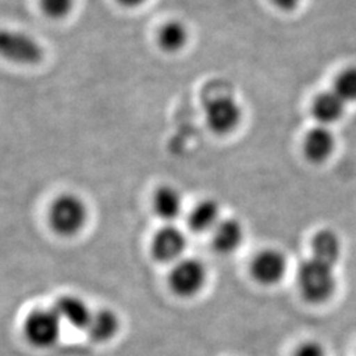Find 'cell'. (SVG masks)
<instances>
[{
	"instance_id": "7402d4cb",
	"label": "cell",
	"mask_w": 356,
	"mask_h": 356,
	"mask_svg": "<svg viewBox=\"0 0 356 356\" xmlns=\"http://www.w3.org/2000/svg\"><path fill=\"white\" fill-rule=\"evenodd\" d=\"M118 1H119V4H122V6H124V7L132 8V7H138V6L144 4L145 0H118Z\"/></svg>"
},
{
	"instance_id": "52a82bcc",
	"label": "cell",
	"mask_w": 356,
	"mask_h": 356,
	"mask_svg": "<svg viewBox=\"0 0 356 356\" xmlns=\"http://www.w3.org/2000/svg\"><path fill=\"white\" fill-rule=\"evenodd\" d=\"M188 239L184 231L173 223H166L153 235L152 256L161 263H173L181 259L186 250Z\"/></svg>"
},
{
	"instance_id": "44dd1931",
	"label": "cell",
	"mask_w": 356,
	"mask_h": 356,
	"mask_svg": "<svg viewBox=\"0 0 356 356\" xmlns=\"http://www.w3.org/2000/svg\"><path fill=\"white\" fill-rule=\"evenodd\" d=\"M272 3L282 11H292L300 4V0H272Z\"/></svg>"
},
{
	"instance_id": "7a4b0ae2",
	"label": "cell",
	"mask_w": 356,
	"mask_h": 356,
	"mask_svg": "<svg viewBox=\"0 0 356 356\" xmlns=\"http://www.w3.org/2000/svg\"><path fill=\"white\" fill-rule=\"evenodd\" d=\"M88 219V204L76 194L65 193L51 202L49 223L54 232L61 236H76L85 229Z\"/></svg>"
},
{
	"instance_id": "5b68a950",
	"label": "cell",
	"mask_w": 356,
	"mask_h": 356,
	"mask_svg": "<svg viewBox=\"0 0 356 356\" xmlns=\"http://www.w3.org/2000/svg\"><path fill=\"white\" fill-rule=\"evenodd\" d=\"M207 280V269L200 259H179L170 269L169 286L179 297L189 298L204 289Z\"/></svg>"
},
{
	"instance_id": "277c9868",
	"label": "cell",
	"mask_w": 356,
	"mask_h": 356,
	"mask_svg": "<svg viewBox=\"0 0 356 356\" xmlns=\"http://www.w3.org/2000/svg\"><path fill=\"white\" fill-rule=\"evenodd\" d=\"M63 321L53 309H36L24 321L26 339L38 348H49L57 343L61 335Z\"/></svg>"
},
{
	"instance_id": "ba28073f",
	"label": "cell",
	"mask_w": 356,
	"mask_h": 356,
	"mask_svg": "<svg viewBox=\"0 0 356 356\" xmlns=\"http://www.w3.org/2000/svg\"><path fill=\"white\" fill-rule=\"evenodd\" d=\"M288 269L286 256L276 248H267L256 254L251 263V275L261 285L270 286L280 282Z\"/></svg>"
},
{
	"instance_id": "ac0fdd59",
	"label": "cell",
	"mask_w": 356,
	"mask_h": 356,
	"mask_svg": "<svg viewBox=\"0 0 356 356\" xmlns=\"http://www.w3.org/2000/svg\"><path fill=\"white\" fill-rule=\"evenodd\" d=\"M332 90L347 104L356 103V66H348L343 69L335 78Z\"/></svg>"
},
{
	"instance_id": "30bf717a",
	"label": "cell",
	"mask_w": 356,
	"mask_h": 356,
	"mask_svg": "<svg viewBox=\"0 0 356 356\" xmlns=\"http://www.w3.org/2000/svg\"><path fill=\"white\" fill-rule=\"evenodd\" d=\"M335 135L330 128L326 126H317L312 128L306 134L304 141V152L310 163L322 164L327 161L335 151Z\"/></svg>"
},
{
	"instance_id": "d6986e66",
	"label": "cell",
	"mask_w": 356,
	"mask_h": 356,
	"mask_svg": "<svg viewBox=\"0 0 356 356\" xmlns=\"http://www.w3.org/2000/svg\"><path fill=\"white\" fill-rule=\"evenodd\" d=\"M74 3L76 0H41V8L48 17L60 20L72 13Z\"/></svg>"
},
{
	"instance_id": "9c48e42d",
	"label": "cell",
	"mask_w": 356,
	"mask_h": 356,
	"mask_svg": "<svg viewBox=\"0 0 356 356\" xmlns=\"http://www.w3.org/2000/svg\"><path fill=\"white\" fill-rule=\"evenodd\" d=\"M53 309L58 314L63 323H67L72 327L86 330L89 326L92 313L88 302L74 294H65L57 298Z\"/></svg>"
},
{
	"instance_id": "8992f818",
	"label": "cell",
	"mask_w": 356,
	"mask_h": 356,
	"mask_svg": "<svg viewBox=\"0 0 356 356\" xmlns=\"http://www.w3.org/2000/svg\"><path fill=\"white\" fill-rule=\"evenodd\" d=\"M206 124L216 135H229L239 127L242 122L243 110L236 99L229 95H222L211 99L204 108Z\"/></svg>"
},
{
	"instance_id": "3957f363",
	"label": "cell",
	"mask_w": 356,
	"mask_h": 356,
	"mask_svg": "<svg viewBox=\"0 0 356 356\" xmlns=\"http://www.w3.org/2000/svg\"><path fill=\"white\" fill-rule=\"evenodd\" d=\"M0 57L13 64L36 65L44 58V49L26 32L0 28Z\"/></svg>"
},
{
	"instance_id": "5bb4252c",
	"label": "cell",
	"mask_w": 356,
	"mask_h": 356,
	"mask_svg": "<svg viewBox=\"0 0 356 356\" xmlns=\"http://www.w3.org/2000/svg\"><path fill=\"white\" fill-rule=\"evenodd\" d=\"M184 210L182 194L176 188L165 185L159 188L153 195V211L166 223H173Z\"/></svg>"
},
{
	"instance_id": "9a60e30c",
	"label": "cell",
	"mask_w": 356,
	"mask_h": 356,
	"mask_svg": "<svg viewBox=\"0 0 356 356\" xmlns=\"http://www.w3.org/2000/svg\"><path fill=\"white\" fill-rule=\"evenodd\" d=\"M120 329V319L111 309H101L92 313L86 331L94 342L106 343L114 339Z\"/></svg>"
},
{
	"instance_id": "2e32d148",
	"label": "cell",
	"mask_w": 356,
	"mask_h": 356,
	"mask_svg": "<svg viewBox=\"0 0 356 356\" xmlns=\"http://www.w3.org/2000/svg\"><path fill=\"white\" fill-rule=\"evenodd\" d=\"M222 220L220 207L214 200H204L191 209L188 223L194 232H213L216 225Z\"/></svg>"
},
{
	"instance_id": "ffe728a7",
	"label": "cell",
	"mask_w": 356,
	"mask_h": 356,
	"mask_svg": "<svg viewBox=\"0 0 356 356\" xmlns=\"http://www.w3.org/2000/svg\"><path fill=\"white\" fill-rule=\"evenodd\" d=\"M293 356H327L326 348L318 341H306L298 344Z\"/></svg>"
},
{
	"instance_id": "7c38bea8",
	"label": "cell",
	"mask_w": 356,
	"mask_h": 356,
	"mask_svg": "<svg viewBox=\"0 0 356 356\" xmlns=\"http://www.w3.org/2000/svg\"><path fill=\"white\" fill-rule=\"evenodd\" d=\"M244 239L243 225L234 218L222 219L211 232V244L219 254H231L236 251Z\"/></svg>"
},
{
	"instance_id": "e0dca14e",
	"label": "cell",
	"mask_w": 356,
	"mask_h": 356,
	"mask_svg": "<svg viewBox=\"0 0 356 356\" xmlns=\"http://www.w3.org/2000/svg\"><path fill=\"white\" fill-rule=\"evenodd\" d=\"M188 38V28L178 20H172L160 28L157 41L163 51L166 53H176L186 45Z\"/></svg>"
},
{
	"instance_id": "4fadbf2b",
	"label": "cell",
	"mask_w": 356,
	"mask_h": 356,
	"mask_svg": "<svg viewBox=\"0 0 356 356\" xmlns=\"http://www.w3.org/2000/svg\"><path fill=\"white\" fill-rule=\"evenodd\" d=\"M347 103L334 91H323L316 97L312 104V113L319 126L329 127L339 122L346 113Z\"/></svg>"
},
{
	"instance_id": "8fae6325",
	"label": "cell",
	"mask_w": 356,
	"mask_h": 356,
	"mask_svg": "<svg viewBox=\"0 0 356 356\" xmlns=\"http://www.w3.org/2000/svg\"><path fill=\"white\" fill-rule=\"evenodd\" d=\"M342 241L331 229H321L314 234L310 243V256L337 267L342 256Z\"/></svg>"
},
{
	"instance_id": "6da1fadb",
	"label": "cell",
	"mask_w": 356,
	"mask_h": 356,
	"mask_svg": "<svg viewBox=\"0 0 356 356\" xmlns=\"http://www.w3.org/2000/svg\"><path fill=\"white\" fill-rule=\"evenodd\" d=\"M335 268L312 256L300 264L297 285L305 301L313 305H322L330 301L338 289Z\"/></svg>"
}]
</instances>
